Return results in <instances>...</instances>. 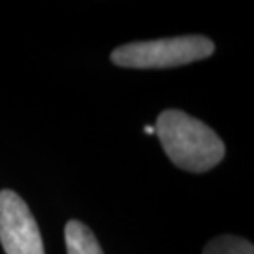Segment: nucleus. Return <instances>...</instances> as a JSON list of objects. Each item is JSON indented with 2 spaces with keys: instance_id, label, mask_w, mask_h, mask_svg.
Wrapping results in <instances>:
<instances>
[{
  "instance_id": "1",
  "label": "nucleus",
  "mask_w": 254,
  "mask_h": 254,
  "mask_svg": "<svg viewBox=\"0 0 254 254\" xmlns=\"http://www.w3.org/2000/svg\"><path fill=\"white\" fill-rule=\"evenodd\" d=\"M155 134L167 157L182 170L203 174L220 164L225 144L210 126L180 109L160 113Z\"/></svg>"
},
{
  "instance_id": "2",
  "label": "nucleus",
  "mask_w": 254,
  "mask_h": 254,
  "mask_svg": "<svg viewBox=\"0 0 254 254\" xmlns=\"http://www.w3.org/2000/svg\"><path fill=\"white\" fill-rule=\"evenodd\" d=\"M215 53V43L201 35L134 42L118 47L111 53V62L123 68H174L200 62Z\"/></svg>"
},
{
  "instance_id": "3",
  "label": "nucleus",
  "mask_w": 254,
  "mask_h": 254,
  "mask_svg": "<svg viewBox=\"0 0 254 254\" xmlns=\"http://www.w3.org/2000/svg\"><path fill=\"white\" fill-rule=\"evenodd\" d=\"M0 243L5 254H45L37 220L13 190L0 191Z\"/></svg>"
},
{
  "instance_id": "4",
  "label": "nucleus",
  "mask_w": 254,
  "mask_h": 254,
  "mask_svg": "<svg viewBox=\"0 0 254 254\" xmlns=\"http://www.w3.org/2000/svg\"><path fill=\"white\" fill-rule=\"evenodd\" d=\"M64 241L68 254H104L94 233L81 221L71 220L66 223Z\"/></svg>"
},
{
  "instance_id": "5",
  "label": "nucleus",
  "mask_w": 254,
  "mask_h": 254,
  "mask_svg": "<svg viewBox=\"0 0 254 254\" xmlns=\"http://www.w3.org/2000/svg\"><path fill=\"white\" fill-rule=\"evenodd\" d=\"M203 254H254V246L253 243L240 236L225 235L208 243Z\"/></svg>"
},
{
  "instance_id": "6",
  "label": "nucleus",
  "mask_w": 254,
  "mask_h": 254,
  "mask_svg": "<svg viewBox=\"0 0 254 254\" xmlns=\"http://www.w3.org/2000/svg\"><path fill=\"white\" fill-rule=\"evenodd\" d=\"M144 132H145V134H155V127L154 126H145L144 127Z\"/></svg>"
}]
</instances>
